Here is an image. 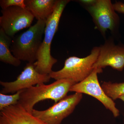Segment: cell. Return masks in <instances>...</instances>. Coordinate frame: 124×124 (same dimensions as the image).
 Segmentation results:
<instances>
[{"label":"cell","instance_id":"cell-10","mask_svg":"<svg viewBox=\"0 0 124 124\" xmlns=\"http://www.w3.org/2000/svg\"><path fill=\"white\" fill-rule=\"evenodd\" d=\"M99 47V54L94 65V69L103 70V68L110 66L117 71H123L124 68V45L116 44L113 40L108 39Z\"/></svg>","mask_w":124,"mask_h":124},{"label":"cell","instance_id":"cell-8","mask_svg":"<svg viewBox=\"0 0 124 124\" xmlns=\"http://www.w3.org/2000/svg\"><path fill=\"white\" fill-rule=\"evenodd\" d=\"M0 26L5 33L12 38L19 31L30 27L34 16L26 8L9 7L1 10Z\"/></svg>","mask_w":124,"mask_h":124},{"label":"cell","instance_id":"cell-1","mask_svg":"<svg viewBox=\"0 0 124 124\" xmlns=\"http://www.w3.org/2000/svg\"><path fill=\"white\" fill-rule=\"evenodd\" d=\"M69 0H57L52 15L46 20L44 37L38 51L37 60L34 63L36 70L39 73L49 75L53 71L52 67L57 60L51 55L52 41L57 31L60 18Z\"/></svg>","mask_w":124,"mask_h":124},{"label":"cell","instance_id":"cell-16","mask_svg":"<svg viewBox=\"0 0 124 124\" xmlns=\"http://www.w3.org/2000/svg\"><path fill=\"white\" fill-rule=\"evenodd\" d=\"M0 6L2 9L14 6L26 8L24 0H0Z\"/></svg>","mask_w":124,"mask_h":124},{"label":"cell","instance_id":"cell-11","mask_svg":"<svg viewBox=\"0 0 124 124\" xmlns=\"http://www.w3.org/2000/svg\"><path fill=\"white\" fill-rule=\"evenodd\" d=\"M0 124H47L28 112L19 103L0 111Z\"/></svg>","mask_w":124,"mask_h":124},{"label":"cell","instance_id":"cell-14","mask_svg":"<svg viewBox=\"0 0 124 124\" xmlns=\"http://www.w3.org/2000/svg\"><path fill=\"white\" fill-rule=\"evenodd\" d=\"M101 86L106 95L113 101L124 95V82L113 83L104 81Z\"/></svg>","mask_w":124,"mask_h":124},{"label":"cell","instance_id":"cell-4","mask_svg":"<svg viewBox=\"0 0 124 124\" xmlns=\"http://www.w3.org/2000/svg\"><path fill=\"white\" fill-rule=\"evenodd\" d=\"M91 16L95 27L103 37L110 31L115 34L119 29L120 19L110 0H79Z\"/></svg>","mask_w":124,"mask_h":124},{"label":"cell","instance_id":"cell-12","mask_svg":"<svg viewBox=\"0 0 124 124\" xmlns=\"http://www.w3.org/2000/svg\"><path fill=\"white\" fill-rule=\"evenodd\" d=\"M57 0H24L26 8L37 20H46L53 13Z\"/></svg>","mask_w":124,"mask_h":124},{"label":"cell","instance_id":"cell-17","mask_svg":"<svg viewBox=\"0 0 124 124\" xmlns=\"http://www.w3.org/2000/svg\"><path fill=\"white\" fill-rule=\"evenodd\" d=\"M113 8L116 12L124 14V3L121 1H116L113 4Z\"/></svg>","mask_w":124,"mask_h":124},{"label":"cell","instance_id":"cell-15","mask_svg":"<svg viewBox=\"0 0 124 124\" xmlns=\"http://www.w3.org/2000/svg\"><path fill=\"white\" fill-rule=\"evenodd\" d=\"M22 91L23 90H20L11 95L0 93V110L10 106L17 104Z\"/></svg>","mask_w":124,"mask_h":124},{"label":"cell","instance_id":"cell-6","mask_svg":"<svg viewBox=\"0 0 124 124\" xmlns=\"http://www.w3.org/2000/svg\"><path fill=\"white\" fill-rule=\"evenodd\" d=\"M82 94L76 93L67 95L49 108L43 111L33 109L32 114L47 124H60L73 112L82 99Z\"/></svg>","mask_w":124,"mask_h":124},{"label":"cell","instance_id":"cell-18","mask_svg":"<svg viewBox=\"0 0 124 124\" xmlns=\"http://www.w3.org/2000/svg\"><path fill=\"white\" fill-rule=\"evenodd\" d=\"M119 99H120L121 100H122L123 102H124V95H122V96H121L119 98Z\"/></svg>","mask_w":124,"mask_h":124},{"label":"cell","instance_id":"cell-9","mask_svg":"<svg viewBox=\"0 0 124 124\" xmlns=\"http://www.w3.org/2000/svg\"><path fill=\"white\" fill-rule=\"evenodd\" d=\"M50 78L49 75L40 74L37 71L34 63H28L16 80L9 82L0 81V84L3 87L0 93L6 94L17 93L35 85L47 83Z\"/></svg>","mask_w":124,"mask_h":124},{"label":"cell","instance_id":"cell-2","mask_svg":"<svg viewBox=\"0 0 124 124\" xmlns=\"http://www.w3.org/2000/svg\"><path fill=\"white\" fill-rule=\"evenodd\" d=\"M76 83L69 79H61L48 85H38L23 90L18 103L30 113L38 102L46 99L54 100L55 103L67 96L72 86Z\"/></svg>","mask_w":124,"mask_h":124},{"label":"cell","instance_id":"cell-3","mask_svg":"<svg viewBox=\"0 0 124 124\" xmlns=\"http://www.w3.org/2000/svg\"><path fill=\"white\" fill-rule=\"evenodd\" d=\"M46 21L38 20L26 31L12 40L10 50L15 57L20 61L34 63L44 34Z\"/></svg>","mask_w":124,"mask_h":124},{"label":"cell","instance_id":"cell-13","mask_svg":"<svg viewBox=\"0 0 124 124\" xmlns=\"http://www.w3.org/2000/svg\"><path fill=\"white\" fill-rule=\"evenodd\" d=\"M12 38L7 35L4 30L0 29V61L15 67L20 66V60L12 54L10 46Z\"/></svg>","mask_w":124,"mask_h":124},{"label":"cell","instance_id":"cell-5","mask_svg":"<svg viewBox=\"0 0 124 124\" xmlns=\"http://www.w3.org/2000/svg\"><path fill=\"white\" fill-rule=\"evenodd\" d=\"M99 46H95L90 54L85 57H69L65 60L64 67L61 70L53 71L49 76L56 80L69 79L79 83L88 77L93 71V66L99 53Z\"/></svg>","mask_w":124,"mask_h":124},{"label":"cell","instance_id":"cell-7","mask_svg":"<svg viewBox=\"0 0 124 124\" xmlns=\"http://www.w3.org/2000/svg\"><path fill=\"white\" fill-rule=\"evenodd\" d=\"M102 71L94 69L86 79L72 86L70 91L86 94L93 97L101 102L107 109L110 111L114 117H117L119 116V111L116 107L113 100L104 93L99 81L98 74L101 73Z\"/></svg>","mask_w":124,"mask_h":124}]
</instances>
